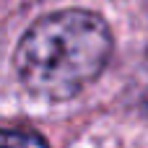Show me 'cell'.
Returning a JSON list of instances; mask_svg holds the SVG:
<instances>
[{"label": "cell", "instance_id": "1", "mask_svg": "<svg viewBox=\"0 0 148 148\" xmlns=\"http://www.w3.org/2000/svg\"><path fill=\"white\" fill-rule=\"evenodd\" d=\"M112 34L101 16L68 8L39 18L18 42L13 62L21 83L39 99L65 101L101 75Z\"/></svg>", "mask_w": 148, "mask_h": 148}, {"label": "cell", "instance_id": "2", "mask_svg": "<svg viewBox=\"0 0 148 148\" xmlns=\"http://www.w3.org/2000/svg\"><path fill=\"white\" fill-rule=\"evenodd\" d=\"M47 140L34 130H0V146H44Z\"/></svg>", "mask_w": 148, "mask_h": 148}, {"label": "cell", "instance_id": "3", "mask_svg": "<svg viewBox=\"0 0 148 148\" xmlns=\"http://www.w3.org/2000/svg\"><path fill=\"white\" fill-rule=\"evenodd\" d=\"M140 101H143V107L148 109V81H146V86H143V94H140Z\"/></svg>", "mask_w": 148, "mask_h": 148}]
</instances>
